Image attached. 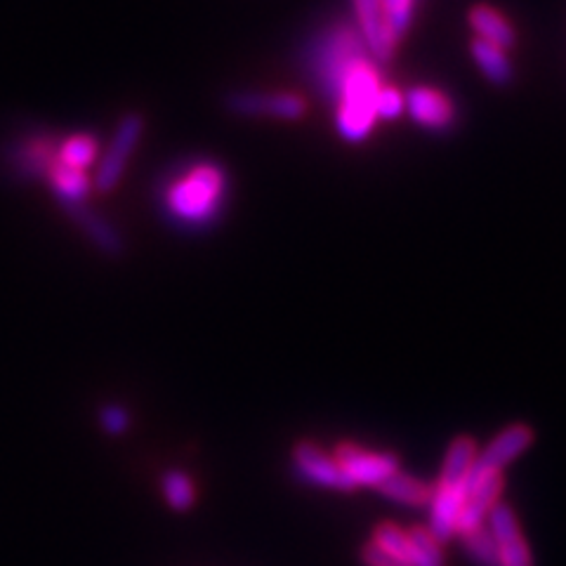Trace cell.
I'll list each match as a JSON object with an SVG mask.
<instances>
[{
  "instance_id": "6da1fadb",
  "label": "cell",
  "mask_w": 566,
  "mask_h": 566,
  "mask_svg": "<svg viewBox=\"0 0 566 566\" xmlns=\"http://www.w3.org/2000/svg\"><path fill=\"white\" fill-rule=\"evenodd\" d=\"M382 85L385 81L380 76L378 62L370 55L359 57L345 71L331 99L335 104V130L342 140L359 144L374 132L378 123L376 107Z\"/></svg>"
},
{
  "instance_id": "7a4b0ae2",
  "label": "cell",
  "mask_w": 566,
  "mask_h": 566,
  "mask_svg": "<svg viewBox=\"0 0 566 566\" xmlns=\"http://www.w3.org/2000/svg\"><path fill=\"white\" fill-rule=\"evenodd\" d=\"M227 199V175L213 163L191 166L166 189V208L185 227H205Z\"/></svg>"
},
{
  "instance_id": "3957f363",
  "label": "cell",
  "mask_w": 566,
  "mask_h": 566,
  "mask_svg": "<svg viewBox=\"0 0 566 566\" xmlns=\"http://www.w3.org/2000/svg\"><path fill=\"white\" fill-rule=\"evenodd\" d=\"M364 55H368V50L362 36L356 34L354 24L335 22L326 26L323 32L309 43L305 67L309 79L315 81L319 91L329 99H333L345 71Z\"/></svg>"
},
{
  "instance_id": "277c9868",
  "label": "cell",
  "mask_w": 566,
  "mask_h": 566,
  "mask_svg": "<svg viewBox=\"0 0 566 566\" xmlns=\"http://www.w3.org/2000/svg\"><path fill=\"white\" fill-rule=\"evenodd\" d=\"M142 132H144V121L140 114H126L121 121H118L114 140L107 152H104L93 180L99 193H109L118 187V182H121V177L126 175V168H128V161L142 140Z\"/></svg>"
},
{
  "instance_id": "5b68a950",
  "label": "cell",
  "mask_w": 566,
  "mask_h": 566,
  "mask_svg": "<svg viewBox=\"0 0 566 566\" xmlns=\"http://www.w3.org/2000/svg\"><path fill=\"white\" fill-rule=\"evenodd\" d=\"M352 24L362 36L368 55L378 64L390 62L397 52L399 36L392 32L380 0H352Z\"/></svg>"
},
{
  "instance_id": "8992f818",
  "label": "cell",
  "mask_w": 566,
  "mask_h": 566,
  "mask_svg": "<svg viewBox=\"0 0 566 566\" xmlns=\"http://www.w3.org/2000/svg\"><path fill=\"white\" fill-rule=\"evenodd\" d=\"M338 465L345 472L352 486L380 488L390 476L399 472V460L392 453L370 451L356 444H342L335 451Z\"/></svg>"
},
{
  "instance_id": "52a82bcc",
  "label": "cell",
  "mask_w": 566,
  "mask_h": 566,
  "mask_svg": "<svg viewBox=\"0 0 566 566\" xmlns=\"http://www.w3.org/2000/svg\"><path fill=\"white\" fill-rule=\"evenodd\" d=\"M227 109L236 116L274 118V121H300L307 102L295 93H260L238 91L227 97Z\"/></svg>"
},
{
  "instance_id": "ba28073f",
  "label": "cell",
  "mask_w": 566,
  "mask_h": 566,
  "mask_svg": "<svg viewBox=\"0 0 566 566\" xmlns=\"http://www.w3.org/2000/svg\"><path fill=\"white\" fill-rule=\"evenodd\" d=\"M486 527L498 545V566H533L529 543L521 535L519 521L508 505L498 503L486 517Z\"/></svg>"
},
{
  "instance_id": "9c48e42d",
  "label": "cell",
  "mask_w": 566,
  "mask_h": 566,
  "mask_svg": "<svg viewBox=\"0 0 566 566\" xmlns=\"http://www.w3.org/2000/svg\"><path fill=\"white\" fill-rule=\"evenodd\" d=\"M406 114L432 132H444L456 123V104L439 87L418 85L406 93Z\"/></svg>"
},
{
  "instance_id": "30bf717a",
  "label": "cell",
  "mask_w": 566,
  "mask_h": 566,
  "mask_svg": "<svg viewBox=\"0 0 566 566\" xmlns=\"http://www.w3.org/2000/svg\"><path fill=\"white\" fill-rule=\"evenodd\" d=\"M293 468L305 482L315 484V486L333 488V491L354 488L345 476V472H342V468L338 465L335 456L321 451L317 444H309V441L297 444L295 453H293Z\"/></svg>"
},
{
  "instance_id": "8fae6325",
  "label": "cell",
  "mask_w": 566,
  "mask_h": 566,
  "mask_svg": "<svg viewBox=\"0 0 566 566\" xmlns=\"http://www.w3.org/2000/svg\"><path fill=\"white\" fill-rule=\"evenodd\" d=\"M531 444H533V432L527 425L505 427L503 432H498L496 439L491 441L480 456H476V463L470 474L503 472V468L517 460Z\"/></svg>"
},
{
  "instance_id": "7c38bea8",
  "label": "cell",
  "mask_w": 566,
  "mask_h": 566,
  "mask_svg": "<svg viewBox=\"0 0 566 566\" xmlns=\"http://www.w3.org/2000/svg\"><path fill=\"white\" fill-rule=\"evenodd\" d=\"M465 505V486L437 484L429 500V533L437 541H449L458 533V517Z\"/></svg>"
},
{
  "instance_id": "4fadbf2b",
  "label": "cell",
  "mask_w": 566,
  "mask_h": 566,
  "mask_svg": "<svg viewBox=\"0 0 566 566\" xmlns=\"http://www.w3.org/2000/svg\"><path fill=\"white\" fill-rule=\"evenodd\" d=\"M64 213L71 217L73 225H76L87 238H91V244L104 252V256H121L123 252V238L118 234L107 220L102 215L93 213L91 208L85 203H69L62 205Z\"/></svg>"
},
{
  "instance_id": "5bb4252c",
  "label": "cell",
  "mask_w": 566,
  "mask_h": 566,
  "mask_svg": "<svg viewBox=\"0 0 566 566\" xmlns=\"http://www.w3.org/2000/svg\"><path fill=\"white\" fill-rule=\"evenodd\" d=\"M468 22L476 40L491 43V46H498L503 50H510L515 46V26L496 8L474 5Z\"/></svg>"
},
{
  "instance_id": "9a60e30c",
  "label": "cell",
  "mask_w": 566,
  "mask_h": 566,
  "mask_svg": "<svg viewBox=\"0 0 566 566\" xmlns=\"http://www.w3.org/2000/svg\"><path fill=\"white\" fill-rule=\"evenodd\" d=\"M48 180L52 191L57 193V199L62 205L69 203H85V199L91 197V177H87L85 170H76V168H69L64 163H50L48 168Z\"/></svg>"
},
{
  "instance_id": "2e32d148",
  "label": "cell",
  "mask_w": 566,
  "mask_h": 566,
  "mask_svg": "<svg viewBox=\"0 0 566 566\" xmlns=\"http://www.w3.org/2000/svg\"><path fill=\"white\" fill-rule=\"evenodd\" d=\"M476 456H480V451H476L472 439H468V437L456 439L449 446V451H446L439 484L441 486H465L468 476L476 463Z\"/></svg>"
},
{
  "instance_id": "e0dca14e",
  "label": "cell",
  "mask_w": 566,
  "mask_h": 566,
  "mask_svg": "<svg viewBox=\"0 0 566 566\" xmlns=\"http://www.w3.org/2000/svg\"><path fill=\"white\" fill-rule=\"evenodd\" d=\"M474 64L480 67V71L484 76L494 83V85H508L512 81V62L508 57V50H503L498 46H491V43L484 40H472L470 46Z\"/></svg>"
},
{
  "instance_id": "ac0fdd59",
  "label": "cell",
  "mask_w": 566,
  "mask_h": 566,
  "mask_svg": "<svg viewBox=\"0 0 566 566\" xmlns=\"http://www.w3.org/2000/svg\"><path fill=\"white\" fill-rule=\"evenodd\" d=\"M382 494L401 505H409V508H423V505H429L432 500V488L429 484L415 480V476H409L404 472H397L394 476H390L382 486Z\"/></svg>"
},
{
  "instance_id": "d6986e66",
  "label": "cell",
  "mask_w": 566,
  "mask_h": 566,
  "mask_svg": "<svg viewBox=\"0 0 566 566\" xmlns=\"http://www.w3.org/2000/svg\"><path fill=\"white\" fill-rule=\"evenodd\" d=\"M97 142L91 135H71L62 146H59L57 161L69 168L87 170L95 163Z\"/></svg>"
},
{
  "instance_id": "ffe728a7",
  "label": "cell",
  "mask_w": 566,
  "mask_h": 566,
  "mask_svg": "<svg viewBox=\"0 0 566 566\" xmlns=\"http://www.w3.org/2000/svg\"><path fill=\"white\" fill-rule=\"evenodd\" d=\"M163 488V496H166L168 505L175 510H189L193 505V498H197V491H193V482L189 476L180 470H170L166 472L161 482Z\"/></svg>"
},
{
  "instance_id": "44dd1931",
  "label": "cell",
  "mask_w": 566,
  "mask_h": 566,
  "mask_svg": "<svg viewBox=\"0 0 566 566\" xmlns=\"http://www.w3.org/2000/svg\"><path fill=\"white\" fill-rule=\"evenodd\" d=\"M374 543L380 545L387 553L394 555L397 559L406 562L409 566H413V547H411V535L399 529L397 524H380L374 531Z\"/></svg>"
},
{
  "instance_id": "7402d4cb",
  "label": "cell",
  "mask_w": 566,
  "mask_h": 566,
  "mask_svg": "<svg viewBox=\"0 0 566 566\" xmlns=\"http://www.w3.org/2000/svg\"><path fill=\"white\" fill-rule=\"evenodd\" d=\"M463 545L468 550V555L480 566H498V545L486 524L465 533Z\"/></svg>"
},
{
  "instance_id": "603a6c76",
  "label": "cell",
  "mask_w": 566,
  "mask_h": 566,
  "mask_svg": "<svg viewBox=\"0 0 566 566\" xmlns=\"http://www.w3.org/2000/svg\"><path fill=\"white\" fill-rule=\"evenodd\" d=\"M409 535L413 547V566H444L441 541H437L429 529H413Z\"/></svg>"
},
{
  "instance_id": "cb8c5ba5",
  "label": "cell",
  "mask_w": 566,
  "mask_h": 566,
  "mask_svg": "<svg viewBox=\"0 0 566 566\" xmlns=\"http://www.w3.org/2000/svg\"><path fill=\"white\" fill-rule=\"evenodd\" d=\"M387 20H390L392 32L399 36V40L404 38V34L411 28L413 17H415V8H418V0H380Z\"/></svg>"
},
{
  "instance_id": "d4e9b609",
  "label": "cell",
  "mask_w": 566,
  "mask_h": 566,
  "mask_svg": "<svg viewBox=\"0 0 566 566\" xmlns=\"http://www.w3.org/2000/svg\"><path fill=\"white\" fill-rule=\"evenodd\" d=\"M378 121H394L401 114H406V93H401L397 85H382L378 95Z\"/></svg>"
},
{
  "instance_id": "484cf974",
  "label": "cell",
  "mask_w": 566,
  "mask_h": 566,
  "mask_svg": "<svg viewBox=\"0 0 566 566\" xmlns=\"http://www.w3.org/2000/svg\"><path fill=\"white\" fill-rule=\"evenodd\" d=\"M99 423H102L104 429L109 432V435H123V432L130 425V415H128V411L123 406L109 404V406H104L99 411Z\"/></svg>"
},
{
  "instance_id": "4316f807",
  "label": "cell",
  "mask_w": 566,
  "mask_h": 566,
  "mask_svg": "<svg viewBox=\"0 0 566 566\" xmlns=\"http://www.w3.org/2000/svg\"><path fill=\"white\" fill-rule=\"evenodd\" d=\"M362 559H364L366 566H409L406 562L397 559L394 555L387 553V550H382L380 545H376L374 541H370V543L364 547Z\"/></svg>"
}]
</instances>
